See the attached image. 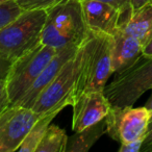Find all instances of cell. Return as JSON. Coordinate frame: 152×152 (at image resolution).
Returning a JSON list of instances; mask_svg holds the SVG:
<instances>
[{
  "label": "cell",
  "instance_id": "obj_1",
  "mask_svg": "<svg viewBox=\"0 0 152 152\" xmlns=\"http://www.w3.org/2000/svg\"><path fill=\"white\" fill-rule=\"evenodd\" d=\"M88 34L80 0H64L47 10L41 42L59 50L80 45Z\"/></svg>",
  "mask_w": 152,
  "mask_h": 152
},
{
  "label": "cell",
  "instance_id": "obj_2",
  "mask_svg": "<svg viewBox=\"0 0 152 152\" xmlns=\"http://www.w3.org/2000/svg\"><path fill=\"white\" fill-rule=\"evenodd\" d=\"M85 40L79 45L75 54L61 67L57 75L40 94L31 110L40 116L46 114L57 115L66 106H71L78 96L81 76Z\"/></svg>",
  "mask_w": 152,
  "mask_h": 152
},
{
  "label": "cell",
  "instance_id": "obj_3",
  "mask_svg": "<svg viewBox=\"0 0 152 152\" xmlns=\"http://www.w3.org/2000/svg\"><path fill=\"white\" fill-rule=\"evenodd\" d=\"M47 19L46 9L24 11L0 30V52L16 61L41 43Z\"/></svg>",
  "mask_w": 152,
  "mask_h": 152
},
{
  "label": "cell",
  "instance_id": "obj_4",
  "mask_svg": "<svg viewBox=\"0 0 152 152\" xmlns=\"http://www.w3.org/2000/svg\"><path fill=\"white\" fill-rule=\"evenodd\" d=\"M113 36L89 31L85 39L78 95L88 91H104L113 70Z\"/></svg>",
  "mask_w": 152,
  "mask_h": 152
},
{
  "label": "cell",
  "instance_id": "obj_5",
  "mask_svg": "<svg viewBox=\"0 0 152 152\" xmlns=\"http://www.w3.org/2000/svg\"><path fill=\"white\" fill-rule=\"evenodd\" d=\"M148 90H152V56H141L128 68L117 72L104 89L112 106H133Z\"/></svg>",
  "mask_w": 152,
  "mask_h": 152
},
{
  "label": "cell",
  "instance_id": "obj_6",
  "mask_svg": "<svg viewBox=\"0 0 152 152\" xmlns=\"http://www.w3.org/2000/svg\"><path fill=\"white\" fill-rule=\"evenodd\" d=\"M57 50L42 42L13 61L7 77V88L12 105H15L29 89Z\"/></svg>",
  "mask_w": 152,
  "mask_h": 152
},
{
  "label": "cell",
  "instance_id": "obj_7",
  "mask_svg": "<svg viewBox=\"0 0 152 152\" xmlns=\"http://www.w3.org/2000/svg\"><path fill=\"white\" fill-rule=\"evenodd\" d=\"M106 133L120 144L145 137L150 122V110L145 105L141 107L112 106L105 117Z\"/></svg>",
  "mask_w": 152,
  "mask_h": 152
},
{
  "label": "cell",
  "instance_id": "obj_8",
  "mask_svg": "<svg viewBox=\"0 0 152 152\" xmlns=\"http://www.w3.org/2000/svg\"><path fill=\"white\" fill-rule=\"evenodd\" d=\"M39 118L40 115L31 108L10 106L0 116V152L18 151Z\"/></svg>",
  "mask_w": 152,
  "mask_h": 152
},
{
  "label": "cell",
  "instance_id": "obj_9",
  "mask_svg": "<svg viewBox=\"0 0 152 152\" xmlns=\"http://www.w3.org/2000/svg\"><path fill=\"white\" fill-rule=\"evenodd\" d=\"M72 130L79 131L104 119L112 108L104 91L83 92L72 103Z\"/></svg>",
  "mask_w": 152,
  "mask_h": 152
},
{
  "label": "cell",
  "instance_id": "obj_10",
  "mask_svg": "<svg viewBox=\"0 0 152 152\" xmlns=\"http://www.w3.org/2000/svg\"><path fill=\"white\" fill-rule=\"evenodd\" d=\"M89 31L114 36L121 25V14L114 7L98 0H80Z\"/></svg>",
  "mask_w": 152,
  "mask_h": 152
},
{
  "label": "cell",
  "instance_id": "obj_11",
  "mask_svg": "<svg viewBox=\"0 0 152 152\" xmlns=\"http://www.w3.org/2000/svg\"><path fill=\"white\" fill-rule=\"evenodd\" d=\"M78 46H71L67 48L57 50L56 54L52 57L49 64L44 68L40 75L37 77L36 80L32 83L29 89L24 93V95L20 98V100L15 104L17 106H23V107L31 108L34 102L37 101L40 94L47 88V86L52 81V79L57 75L59 70L75 54L78 49Z\"/></svg>",
  "mask_w": 152,
  "mask_h": 152
},
{
  "label": "cell",
  "instance_id": "obj_12",
  "mask_svg": "<svg viewBox=\"0 0 152 152\" xmlns=\"http://www.w3.org/2000/svg\"><path fill=\"white\" fill-rule=\"evenodd\" d=\"M142 50V43L119 27L113 36L112 59L114 73L122 71L132 65L141 56Z\"/></svg>",
  "mask_w": 152,
  "mask_h": 152
},
{
  "label": "cell",
  "instance_id": "obj_13",
  "mask_svg": "<svg viewBox=\"0 0 152 152\" xmlns=\"http://www.w3.org/2000/svg\"><path fill=\"white\" fill-rule=\"evenodd\" d=\"M104 133H106L105 118L83 130L74 131L73 135L68 137L66 152H88Z\"/></svg>",
  "mask_w": 152,
  "mask_h": 152
},
{
  "label": "cell",
  "instance_id": "obj_14",
  "mask_svg": "<svg viewBox=\"0 0 152 152\" xmlns=\"http://www.w3.org/2000/svg\"><path fill=\"white\" fill-rule=\"evenodd\" d=\"M120 28L137 39L144 46L152 37V7H146L132 13L126 22L121 24Z\"/></svg>",
  "mask_w": 152,
  "mask_h": 152
},
{
  "label": "cell",
  "instance_id": "obj_15",
  "mask_svg": "<svg viewBox=\"0 0 152 152\" xmlns=\"http://www.w3.org/2000/svg\"><path fill=\"white\" fill-rule=\"evenodd\" d=\"M56 115L53 114H46L40 116L34 125L31 127L29 132L27 133L24 141L22 142L21 146L19 147V152H36L39 144L41 143L47 128L50 125L51 121L54 119Z\"/></svg>",
  "mask_w": 152,
  "mask_h": 152
},
{
  "label": "cell",
  "instance_id": "obj_16",
  "mask_svg": "<svg viewBox=\"0 0 152 152\" xmlns=\"http://www.w3.org/2000/svg\"><path fill=\"white\" fill-rule=\"evenodd\" d=\"M67 143L66 130L56 125H49L36 152H66Z\"/></svg>",
  "mask_w": 152,
  "mask_h": 152
},
{
  "label": "cell",
  "instance_id": "obj_17",
  "mask_svg": "<svg viewBox=\"0 0 152 152\" xmlns=\"http://www.w3.org/2000/svg\"><path fill=\"white\" fill-rule=\"evenodd\" d=\"M24 10L15 0H7L0 3V30L19 17Z\"/></svg>",
  "mask_w": 152,
  "mask_h": 152
},
{
  "label": "cell",
  "instance_id": "obj_18",
  "mask_svg": "<svg viewBox=\"0 0 152 152\" xmlns=\"http://www.w3.org/2000/svg\"><path fill=\"white\" fill-rule=\"evenodd\" d=\"M16 2L24 10H37V9H50L53 5L61 2L64 0H15Z\"/></svg>",
  "mask_w": 152,
  "mask_h": 152
},
{
  "label": "cell",
  "instance_id": "obj_19",
  "mask_svg": "<svg viewBox=\"0 0 152 152\" xmlns=\"http://www.w3.org/2000/svg\"><path fill=\"white\" fill-rule=\"evenodd\" d=\"M98 1L105 2L118 10L121 14V20H122L121 24L126 22L130 18L131 14H132L131 0H98Z\"/></svg>",
  "mask_w": 152,
  "mask_h": 152
},
{
  "label": "cell",
  "instance_id": "obj_20",
  "mask_svg": "<svg viewBox=\"0 0 152 152\" xmlns=\"http://www.w3.org/2000/svg\"><path fill=\"white\" fill-rule=\"evenodd\" d=\"M11 105L12 103L10 100L9 92H7V83L5 80L0 79V116L4 112H7Z\"/></svg>",
  "mask_w": 152,
  "mask_h": 152
},
{
  "label": "cell",
  "instance_id": "obj_21",
  "mask_svg": "<svg viewBox=\"0 0 152 152\" xmlns=\"http://www.w3.org/2000/svg\"><path fill=\"white\" fill-rule=\"evenodd\" d=\"M12 65H13V61L7 56H5L3 53L0 52V79L1 80H7Z\"/></svg>",
  "mask_w": 152,
  "mask_h": 152
},
{
  "label": "cell",
  "instance_id": "obj_22",
  "mask_svg": "<svg viewBox=\"0 0 152 152\" xmlns=\"http://www.w3.org/2000/svg\"><path fill=\"white\" fill-rule=\"evenodd\" d=\"M144 137L137 139L134 141L128 142V143H123L120 145L119 152H141V148L143 145Z\"/></svg>",
  "mask_w": 152,
  "mask_h": 152
},
{
  "label": "cell",
  "instance_id": "obj_23",
  "mask_svg": "<svg viewBox=\"0 0 152 152\" xmlns=\"http://www.w3.org/2000/svg\"><path fill=\"white\" fill-rule=\"evenodd\" d=\"M141 152H152V121H150L148 124Z\"/></svg>",
  "mask_w": 152,
  "mask_h": 152
},
{
  "label": "cell",
  "instance_id": "obj_24",
  "mask_svg": "<svg viewBox=\"0 0 152 152\" xmlns=\"http://www.w3.org/2000/svg\"><path fill=\"white\" fill-rule=\"evenodd\" d=\"M146 7H152V0H131V7L132 13L140 10L144 9ZM132 15V14H131Z\"/></svg>",
  "mask_w": 152,
  "mask_h": 152
},
{
  "label": "cell",
  "instance_id": "obj_25",
  "mask_svg": "<svg viewBox=\"0 0 152 152\" xmlns=\"http://www.w3.org/2000/svg\"><path fill=\"white\" fill-rule=\"evenodd\" d=\"M142 54L145 55V56H152V37L149 39V41H148V42L143 46Z\"/></svg>",
  "mask_w": 152,
  "mask_h": 152
},
{
  "label": "cell",
  "instance_id": "obj_26",
  "mask_svg": "<svg viewBox=\"0 0 152 152\" xmlns=\"http://www.w3.org/2000/svg\"><path fill=\"white\" fill-rule=\"evenodd\" d=\"M145 106L150 110V121H152V93H151V95H150L149 99L146 102Z\"/></svg>",
  "mask_w": 152,
  "mask_h": 152
},
{
  "label": "cell",
  "instance_id": "obj_27",
  "mask_svg": "<svg viewBox=\"0 0 152 152\" xmlns=\"http://www.w3.org/2000/svg\"><path fill=\"white\" fill-rule=\"evenodd\" d=\"M5 1H7V0H0V3H2V2H5Z\"/></svg>",
  "mask_w": 152,
  "mask_h": 152
}]
</instances>
